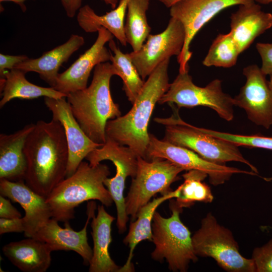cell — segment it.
<instances>
[{"mask_svg": "<svg viewBox=\"0 0 272 272\" xmlns=\"http://www.w3.org/2000/svg\"><path fill=\"white\" fill-rule=\"evenodd\" d=\"M24 153L25 182L46 198L66 177L69 149L60 122L54 119L38 121L26 139Z\"/></svg>", "mask_w": 272, "mask_h": 272, "instance_id": "1", "label": "cell"}, {"mask_svg": "<svg viewBox=\"0 0 272 272\" xmlns=\"http://www.w3.org/2000/svg\"><path fill=\"white\" fill-rule=\"evenodd\" d=\"M170 59L162 61L148 77L132 104L124 115L110 119L106 126V138L130 148L138 156L146 159L149 142V123L153 110L168 90Z\"/></svg>", "mask_w": 272, "mask_h": 272, "instance_id": "2", "label": "cell"}, {"mask_svg": "<svg viewBox=\"0 0 272 272\" xmlns=\"http://www.w3.org/2000/svg\"><path fill=\"white\" fill-rule=\"evenodd\" d=\"M115 75L109 62L97 65L92 82L84 89L66 97L73 115L87 135L94 142L103 145L106 141L107 122L121 116L119 106L110 90L111 77Z\"/></svg>", "mask_w": 272, "mask_h": 272, "instance_id": "3", "label": "cell"}, {"mask_svg": "<svg viewBox=\"0 0 272 272\" xmlns=\"http://www.w3.org/2000/svg\"><path fill=\"white\" fill-rule=\"evenodd\" d=\"M110 174L107 165L101 163L92 165L83 161L76 171L58 183L46 197L52 218L58 222H69L75 218V208L91 200L111 206L113 200L104 183Z\"/></svg>", "mask_w": 272, "mask_h": 272, "instance_id": "4", "label": "cell"}, {"mask_svg": "<svg viewBox=\"0 0 272 272\" xmlns=\"http://www.w3.org/2000/svg\"><path fill=\"white\" fill-rule=\"evenodd\" d=\"M174 110L169 117L154 118L155 122L165 127L163 140L189 149L215 163L225 165L231 161L244 163L257 174V169L243 157L238 146L202 132L199 127L184 121L178 109L174 108Z\"/></svg>", "mask_w": 272, "mask_h": 272, "instance_id": "5", "label": "cell"}, {"mask_svg": "<svg viewBox=\"0 0 272 272\" xmlns=\"http://www.w3.org/2000/svg\"><path fill=\"white\" fill-rule=\"evenodd\" d=\"M170 208V217H163L156 211L154 215L152 242L155 248L151 257L160 262L165 259L170 270L185 272L191 261L197 260V256L193 249L190 232L180 218L182 209L175 202H172Z\"/></svg>", "mask_w": 272, "mask_h": 272, "instance_id": "6", "label": "cell"}, {"mask_svg": "<svg viewBox=\"0 0 272 272\" xmlns=\"http://www.w3.org/2000/svg\"><path fill=\"white\" fill-rule=\"evenodd\" d=\"M192 241L197 256L213 258L226 271L255 272L253 259L241 255L231 231L221 225L210 213L202 219Z\"/></svg>", "mask_w": 272, "mask_h": 272, "instance_id": "7", "label": "cell"}, {"mask_svg": "<svg viewBox=\"0 0 272 272\" xmlns=\"http://www.w3.org/2000/svg\"><path fill=\"white\" fill-rule=\"evenodd\" d=\"M184 171L171 162L160 158L147 160L138 157L135 176L132 178L125 199L126 211L134 221L140 210L158 193L162 195L172 191L171 184Z\"/></svg>", "mask_w": 272, "mask_h": 272, "instance_id": "8", "label": "cell"}, {"mask_svg": "<svg viewBox=\"0 0 272 272\" xmlns=\"http://www.w3.org/2000/svg\"><path fill=\"white\" fill-rule=\"evenodd\" d=\"M188 72H179L158 103L175 104L178 108L206 106L215 110L224 120H232L233 98L223 92L222 81L216 79L204 87H199L193 83Z\"/></svg>", "mask_w": 272, "mask_h": 272, "instance_id": "9", "label": "cell"}, {"mask_svg": "<svg viewBox=\"0 0 272 272\" xmlns=\"http://www.w3.org/2000/svg\"><path fill=\"white\" fill-rule=\"evenodd\" d=\"M138 157L128 147L106 138V141L103 146L95 149L85 158L92 165H97L104 160H109L115 166V176L111 178L107 177L104 183L116 206V225L120 234L125 231L128 220L126 211L125 199L123 196L125 182L127 177L130 176L132 178L135 176Z\"/></svg>", "mask_w": 272, "mask_h": 272, "instance_id": "10", "label": "cell"}, {"mask_svg": "<svg viewBox=\"0 0 272 272\" xmlns=\"http://www.w3.org/2000/svg\"><path fill=\"white\" fill-rule=\"evenodd\" d=\"M156 158L167 160L184 170L202 171L207 174L211 183L214 185L224 183L234 174L257 175L253 171H245L209 161L189 149L163 140H160L150 133L146 159L151 160Z\"/></svg>", "mask_w": 272, "mask_h": 272, "instance_id": "11", "label": "cell"}, {"mask_svg": "<svg viewBox=\"0 0 272 272\" xmlns=\"http://www.w3.org/2000/svg\"><path fill=\"white\" fill-rule=\"evenodd\" d=\"M250 0H180L170 8L171 17L182 24L185 39L182 51L177 56L179 72L189 71L188 62L192 52L190 44L196 33L211 19L225 9L245 4Z\"/></svg>", "mask_w": 272, "mask_h": 272, "instance_id": "12", "label": "cell"}, {"mask_svg": "<svg viewBox=\"0 0 272 272\" xmlns=\"http://www.w3.org/2000/svg\"><path fill=\"white\" fill-rule=\"evenodd\" d=\"M147 39L138 51L128 53L144 80L162 61L172 56L179 55L185 42V29L181 22L171 17L162 32L155 35L150 34Z\"/></svg>", "mask_w": 272, "mask_h": 272, "instance_id": "13", "label": "cell"}, {"mask_svg": "<svg viewBox=\"0 0 272 272\" xmlns=\"http://www.w3.org/2000/svg\"><path fill=\"white\" fill-rule=\"evenodd\" d=\"M245 84L233 98L234 106L243 109L254 124L268 129L272 125V89L266 76L256 64L245 67Z\"/></svg>", "mask_w": 272, "mask_h": 272, "instance_id": "14", "label": "cell"}, {"mask_svg": "<svg viewBox=\"0 0 272 272\" xmlns=\"http://www.w3.org/2000/svg\"><path fill=\"white\" fill-rule=\"evenodd\" d=\"M97 32L98 36L93 44L68 69L58 74L52 88L67 96L84 89L87 87L92 70L100 63L110 61L112 53L105 47V44L113 39L114 36L103 27L99 28Z\"/></svg>", "mask_w": 272, "mask_h": 272, "instance_id": "15", "label": "cell"}, {"mask_svg": "<svg viewBox=\"0 0 272 272\" xmlns=\"http://www.w3.org/2000/svg\"><path fill=\"white\" fill-rule=\"evenodd\" d=\"M66 99L44 97V102L52 112V119L60 122L64 129L69 149L67 177L76 171L90 153L103 145L94 142L87 135L74 117Z\"/></svg>", "mask_w": 272, "mask_h": 272, "instance_id": "16", "label": "cell"}, {"mask_svg": "<svg viewBox=\"0 0 272 272\" xmlns=\"http://www.w3.org/2000/svg\"><path fill=\"white\" fill-rule=\"evenodd\" d=\"M96 203L89 202L87 208V219L84 228L79 231L74 230L69 222L61 228L56 220L50 218L37 231L33 238L45 243L53 251H73L79 254L86 264H89L93 249L88 242L87 227L94 214Z\"/></svg>", "mask_w": 272, "mask_h": 272, "instance_id": "17", "label": "cell"}, {"mask_svg": "<svg viewBox=\"0 0 272 272\" xmlns=\"http://www.w3.org/2000/svg\"><path fill=\"white\" fill-rule=\"evenodd\" d=\"M0 193L21 205L25 211L24 236L33 237L50 218L52 214L46 198L30 188L24 180L0 179Z\"/></svg>", "mask_w": 272, "mask_h": 272, "instance_id": "18", "label": "cell"}, {"mask_svg": "<svg viewBox=\"0 0 272 272\" xmlns=\"http://www.w3.org/2000/svg\"><path fill=\"white\" fill-rule=\"evenodd\" d=\"M230 32L242 53L256 37L272 27V14L263 12L253 0L239 5L230 17Z\"/></svg>", "mask_w": 272, "mask_h": 272, "instance_id": "19", "label": "cell"}, {"mask_svg": "<svg viewBox=\"0 0 272 272\" xmlns=\"http://www.w3.org/2000/svg\"><path fill=\"white\" fill-rule=\"evenodd\" d=\"M85 43L83 37L72 34L67 41L51 50L44 52L36 58H29L15 65L14 68L25 73H38L41 79L53 87L62 64Z\"/></svg>", "mask_w": 272, "mask_h": 272, "instance_id": "20", "label": "cell"}, {"mask_svg": "<svg viewBox=\"0 0 272 272\" xmlns=\"http://www.w3.org/2000/svg\"><path fill=\"white\" fill-rule=\"evenodd\" d=\"M35 124H28L11 134H0V179L24 180L27 169L24 147Z\"/></svg>", "mask_w": 272, "mask_h": 272, "instance_id": "21", "label": "cell"}, {"mask_svg": "<svg viewBox=\"0 0 272 272\" xmlns=\"http://www.w3.org/2000/svg\"><path fill=\"white\" fill-rule=\"evenodd\" d=\"M2 251L23 272H45L51 264L52 250L45 243L33 237L10 242Z\"/></svg>", "mask_w": 272, "mask_h": 272, "instance_id": "22", "label": "cell"}, {"mask_svg": "<svg viewBox=\"0 0 272 272\" xmlns=\"http://www.w3.org/2000/svg\"><path fill=\"white\" fill-rule=\"evenodd\" d=\"M91 226L93 240V255L89 263L90 272H118L120 267L112 259L109 246L112 242L111 224L115 218L98 206L97 214H93Z\"/></svg>", "mask_w": 272, "mask_h": 272, "instance_id": "23", "label": "cell"}, {"mask_svg": "<svg viewBox=\"0 0 272 272\" xmlns=\"http://www.w3.org/2000/svg\"><path fill=\"white\" fill-rule=\"evenodd\" d=\"M26 73L14 68L6 70L1 77V92L2 98L0 107L15 98L30 100L40 97L56 99L66 97L67 95L52 87H43L29 82L25 78Z\"/></svg>", "mask_w": 272, "mask_h": 272, "instance_id": "24", "label": "cell"}, {"mask_svg": "<svg viewBox=\"0 0 272 272\" xmlns=\"http://www.w3.org/2000/svg\"><path fill=\"white\" fill-rule=\"evenodd\" d=\"M129 0H120L117 6L103 15H97L88 5L82 6L77 16L80 27L86 32H97L103 27L108 30L123 46L127 44L124 33V18Z\"/></svg>", "mask_w": 272, "mask_h": 272, "instance_id": "25", "label": "cell"}, {"mask_svg": "<svg viewBox=\"0 0 272 272\" xmlns=\"http://www.w3.org/2000/svg\"><path fill=\"white\" fill-rule=\"evenodd\" d=\"M175 190L154 198L144 206L138 214L137 219L131 222L129 231L123 240V243L129 248V252L125 263L118 272H131L134 271L132 263L133 252L137 245L141 241L148 240L152 241V222L157 208L165 200L175 198Z\"/></svg>", "mask_w": 272, "mask_h": 272, "instance_id": "26", "label": "cell"}, {"mask_svg": "<svg viewBox=\"0 0 272 272\" xmlns=\"http://www.w3.org/2000/svg\"><path fill=\"white\" fill-rule=\"evenodd\" d=\"M149 3L150 0H129L127 4L124 33L133 51L142 47L151 30L146 16Z\"/></svg>", "mask_w": 272, "mask_h": 272, "instance_id": "27", "label": "cell"}, {"mask_svg": "<svg viewBox=\"0 0 272 272\" xmlns=\"http://www.w3.org/2000/svg\"><path fill=\"white\" fill-rule=\"evenodd\" d=\"M108 46L113 53V54L111 55L110 61L114 69L115 75L122 79L123 90L128 101L132 104L145 81L141 77L128 53H123L113 39L108 42Z\"/></svg>", "mask_w": 272, "mask_h": 272, "instance_id": "28", "label": "cell"}, {"mask_svg": "<svg viewBox=\"0 0 272 272\" xmlns=\"http://www.w3.org/2000/svg\"><path fill=\"white\" fill-rule=\"evenodd\" d=\"M208 176L197 170H190L182 175L184 182L175 189V203L182 209L195 202H211L214 196L210 187L203 182Z\"/></svg>", "mask_w": 272, "mask_h": 272, "instance_id": "29", "label": "cell"}, {"mask_svg": "<svg viewBox=\"0 0 272 272\" xmlns=\"http://www.w3.org/2000/svg\"><path fill=\"white\" fill-rule=\"evenodd\" d=\"M240 53L230 32L220 34L213 41L202 64L206 66L231 67L235 65Z\"/></svg>", "mask_w": 272, "mask_h": 272, "instance_id": "30", "label": "cell"}, {"mask_svg": "<svg viewBox=\"0 0 272 272\" xmlns=\"http://www.w3.org/2000/svg\"><path fill=\"white\" fill-rule=\"evenodd\" d=\"M200 131L213 137L230 142L237 146L272 150V137L262 135H242L220 132L199 127Z\"/></svg>", "mask_w": 272, "mask_h": 272, "instance_id": "31", "label": "cell"}, {"mask_svg": "<svg viewBox=\"0 0 272 272\" xmlns=\"http://www.w3.org/2000/svg\"><path fill=\"white\" fill-rule=\"evenodd\" d=\"M251 258L255 272H272V238L263 246L255 248Z\"/></svg>", "mask_w": 272, "mask_h": 272, "instance_id": "32", "label": "cell"}, {"mask_svg": "<svg viewBox=\"0 0 272 272\" xmlns=\"http://www.w3.org/2000/svg\"><path fill=\"white\" fill-rule=\"evenodd\" d=\"M256 48L261 57L262 72L272 77V43H257Z\"/></svg>", "mask_w": 272, "mask_h": 272, "instance_id": "33", "label": "cell"}, {"mask_svg": "<svg viewBox=\"0 0 272 272\" xmlns=\"http://www.w3.org/2000/svg\"><path fill=\"white\" fill-rule=\"evenodd\" d=\"M25 231L23 218L6 219L0 218V234Z\"/></svg>", "mask_w": 272, "mask_h": 272, "instance_id": "34", "label": "cell"}, {"mask_svg": "<svg viewBox=\"0 0 272 272\" xmlns=\"http://www.w3.org/2000/svg\"><path fill=\"white\" fill-rule=\"evenodd\" d=\"M29 57L26 55H12L0 53V76H3L6 70L13 69L15 65Z\"/></svg>", "mask_w": 272, "mask_h": 272, "instance_id": "35", "label": "cell"}, {"mask_svg": "<svg viewBox=\"0 0 272 272\" xmlns=\"http://www.w3.org/2000/svg\"><path fill=\"white\" fill-rule=\"evenodd\" d=\"M0 218L13 219L21 218L20 212L11 203L5 196H0Z\"/></svg>", "mask_w": 272, "mask_h": 272, "instance_id": "36", "label": "cell"}, {"mask_svg": "<svg viewBox=\"0 0 272 272\" xmlns=\"http://www.w3.org/2000/svg\"><path fill=\"white\" fill-rule=\"evenodd\" d=\"M67 16L73 18L82 7L83 0H60Z\"/></svg>", "mask_w": 272, "mask_h": 272, "instance_id": "37", "label": "cell"}, {"mask_svg": "<svg viewBox=\"0 0 272 272\" xmlns=\"http://www.w3.org/2000/svg\"><path fill=\"white\" fill-rule=\"evenodd\" d=\"M27 0H0V3H2L4 2H13L17 5H18L22 12H25L27 10V8L24 4V3ZM35 1V0H33Z\"/></svg>", "mask_w": 272, "mask_h": 272, "instance_id": "38", "label": "cell"}, {"mask_svg": "<svg viewBox=\"0 0 272 272\" xmlns=\"http://www.w3.org/2000/svg\"><path fill=\"white\" fill-rule=\"evenodd\" d=\"M106 4L109 5L111 6L112 9H115L118 5L120 0H102Z\"/></svg>", "mask_w": 272, "mask_h": 272, "instance_id": "39", "label": "cell"}, {"mask_svg": "<svg viewBox=\"0 0 272 272\" xmlns=\"http://www.w3.org/2000/svg\"><path fill=\"white\" fill-rule=\"evenodd\" d=\"M163 4L166 7L170 8L173 4L180 0H158Z\"/></svg>", "mask_w": 272, "mask_h": 272, "instance_id": "40", "label": "cell"}, {"mask_svg": "<svg viewBox=\"0 0 272 272\" xmlns=\"http://www.w3.org/2000/svg\"><path fill=\"white\" fill-rule=\"evenodd\" d=\"M255 2L263 4V5H267L270 3H272V0H253Z\"/></svg>", "mask_w": 272, "mask_h": 272, "instance_id": "41", "label": "cell"}, {"mask_svg": "<svg viewBox=\"0 0 272 272\" xmlns=\"http://www.w3.org/2000/svg\"><path fill=\"white\" fill-rule=\"evenodd\" d=\"M268 82L269 86L272 89V77H270V80Z\"/></svg>", "mask_w": 272, "mask_h": 272, "instance_id": "42", "label": "cell"}]
</instances>
